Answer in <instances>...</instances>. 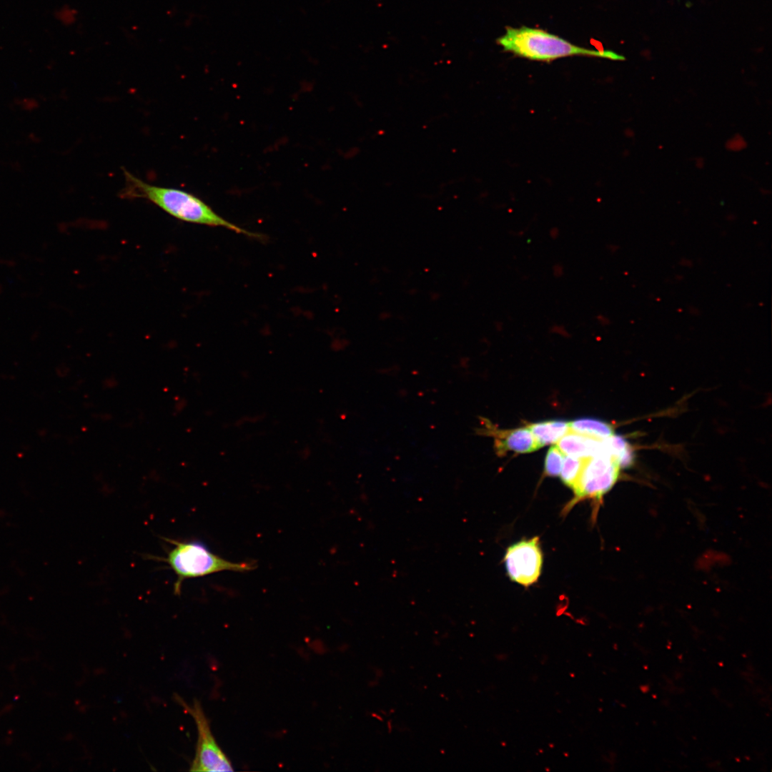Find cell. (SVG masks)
Instances as JSON below:
<instances>
[{"instance_id":"obj_7","label":"cell","mask_w":772,"mask_h":772,"mask_svg":"<svg viewBox=\"0 0 772 772\" xmlns=\"http://www.w3.org/2000/svg\"><path fill=\"white\" fill-rule=\"evenodd\" d=\"M607 438H592L570 430L555 445L565 455L580 458H589L603 452L615 455L608 445Z\"/></svg>"},{"instance_id":"obj_18","label":"cell","mask_w":772,"mask_h":772,"mask_svg":"<svg viewBox=\"0 0 772 772\" xmlns=\"http://www.w3.org/2000/svg\"><path fill=\"white\" fill-rule=\"evenodd\" d=\"M377 684V680H375V681H370V682L369 683V685H370V686H371V687H372V686H376Z\"/></svg>"},{"instance_id":"obj_15","label":"cell","mask_w":772,"mask_h":772,"mask_svg":"<svg viewBox=\"0 0 772 772\" xmlns=\"http://www.w3.org/2000/svg\"><path fill=\"white\" fill-rule=\"evenodd\" d=\"M596 320L601 324H607L608 320H609V319L607 317H605V316H604L603 315H597L596 316Z\"/></svg>"},{"instance_id":"obj_11","label":"cell","mask_w":772,"mask_h":772,"mask_svg":"<svg viewBox=\"0 0 772 772\" xmlns=\"http://www.w3.org/2000/svg\"><path fill=\"white\" fill-rule=\"evenodd\" d=\"M587 458L565 455L560 472L561 480L572 489L575 485Z\"/></svg>"},{"instance_id":"obj_17","label":"cell","mask_w":772,"mask_h":772,"mask_svg":"<svg viewBox=\"0 0 772 772\" xmlns=\"http://www.w3.org/2000/svg\"><path fill=\"white\" fill-rule=\"evenodd\" d=\"M371 716H372L373 717H375V718H377L379 720H382V717L380 715L377 714V713H372Z\"/></svg>"},{"instance_id":"obj_2","label":"cell","mask_w":772,"mask_h":772,"mask_svg":"<svg viewBox=\"0 0 772 772\" xmlns=\"http://www.w3.org/2000/svg\"><path fill=\"white\" fill-rule=\"evenodd\" d=\"M497 43L504 51L533 61L548 62L573 56L624 59L613 51L582 47L545 30L526 26H507Z\"/></svg>"},{"instance_id":"obj_9","label":"cell","mask_w":772,"mask_h":772,"mask_svg":"<svg viewBox=\"0 0 772 772\" xmlns=\"http://www.w3.org/2000/svg\"><path fill=\"white\" fill-rule=\"evenodd\" d=\"M540 447L556 443L570 431L569 422L553 420L535 422L528 426Z\"/></svg>"},{"instance_id":"obj_19","label":"cell","mask_w":772,"mask_h":772,"mask_svg":"<svg viewBox=\"0 0 772 772\" xmlns=\"http://www.w3.org/2000/svg\"><path fill=\"white\" fill-rule=\"evenodd\" d=\"M0 292H1V288H0Z\"/></svg>"},{"instance_id":"obj_13","label":"cell","mask_w":772,"mask_h":772,"mask_svg":"<svg viewBox=\"0 0 772 772\" xmlns=\"http://www.w3.org/2000/svg\"><path fill=\"white\" fill-rule=\"evenodd\" d=\"M553 274L555 277H561L564 274V267L561 264H555L552 269Z\"/></svg>"},{"instance_id":"obj_3","label":"cell","mask_w":772,"mask_h":772,"mask_svg":"<svg viewBox=\"0 0 772 772\" xmlns=\"http://www.w3.org/2000/svg\"><path fill=\"white\" fill-rule=\"evenodd\" d=\"M173 545L167 550V556L155 558L169 565L176 575L174 594H181L182 583L191 578L204 577L224 570L246 572L255 565L249 562L233 563L213 553L199 540H179L163 538Z\"/></svg>"},{"instance_id":"obj_10","label":"cell","mask_w":772,"mask_h":772,"mask_svg":"<svg viewBox=\"0 0 772 772\" xmlns=\"http://www.w3.org/2000/svg\"><path fill=\"white\" fill-rule=\"evenodd\" d=\"M570 430L592 438L603 440L614 434L609 424L597 419L580 418L569 422Z\"/></svg>"},{"instance_id":"obj_1","label":"cell","mask_w":772,"mask_h":772,"mask_svg":"<svg viewBox=\"0 0 772 772\" xmlns=\"http://www.w3.org/2000/svg\"><path fill=\"white\" fill-rule=\"evenodd\" d=\"M123 173L124 186L119 194L122 199H144L181 221L210 227H222L250 237L262 238L261 234L251 232L228 222L192 193L177 188L149 184L126 169H124Z\"/></svg>"},{"instance_id":"obj_16","label":"cell","mask_w":772,"mask_h":772,"mask_svg":"<svg viewBox=\"0 0 772 772\" xmlns=\"http://www.w3.org/2000/svg\"><path fill=\"white\" fill-rule=\"evenodd\" d=\"M374 673L377 678L382 676V670L380 668H375Z\"/></svg>"},{"instance_id":"obj_14","label":"cell","mask_w":772,"mask_h":772,"mask_svg":"<svg viewBox=\"0 0 772 772\" xmlns=\"http://www.w3.org/2000/svg\"><path fill=\"white\" fill-rule=\"evenodd\" d=\"M560 232L557 228H553L550 230V237L552 239H555L559 236Z\"/></svg>"},{"instance_id":"obj_8","label":"cell","mask_w":772,"mask_h":772,"mask_svg":"<svg viewBox=\"0 0 772 772\" xmlns=\"http://www.w3.org/2000/svg\"><path fill=\"white\" fill-rule=\"evenodd\" d=\"M495 448L498 455L508 451L518 453L531 452L540 448L528 427L508 430H496Z\"/></svg>"},{"instance_id":"obj_5","label":"cell","mask_w":772,"mask_h":772,"mask_svg":"<svg viewBox=\"0 0 772 772\" xmlns=\"http://www.w3.org/2000/svg\"><path fill=\"white\" fill-rule=\"evenodd\" d=\"M623 467L620 460L609 452L600 453L587 458L581 474L573 488L575 498L568 504V507H572L585 498L600 500L614 485L619 471Z\"/></svg>"},{"instance_id":"obj_12","label":"cell","mask_w":772,"mask_h":772,"mask_svg":"<svg viewBox=\"0 0 772 772\" xmlns=\"http://www.w3.org/2000/svg\"><path fill=\"white\" fill-rule=\"evenodd\" d=\"M565 455L560 450L556 445H552L545 456V473L548 476L556 477L560 475Z\"/></svg>"},{"instance_id":"obj_4","label":"cell","mask_w":772,"mask_h":772,"mask_svg":"<svg viewBox=\"0 0 772 772\" xmlns=\"http://www.w3.org/2000/svg\"><path fill=\"white\" fill-rule=\"evenodd\" d=\"M175 699L194 718L197 726V742L190 771H232V765L213 736L200 703L195 699L192 705H188L179 696H176Z\"/></svg>"},{"instance_id":"obj_6","label":"cell","mask_w":772,"mask_h":772,"mask_svg":"<svg viewBox=\"0 0 772 772\" xmlns=\"http://www.w3.org/2000/svg\"><path fill=\"white\" fill-rule=\"evenodd\" d=\"M539 538L523 540L506 550L504 562L510 580L528 587L538 580L543 566Z\"/></svg>"}]
</instances>
